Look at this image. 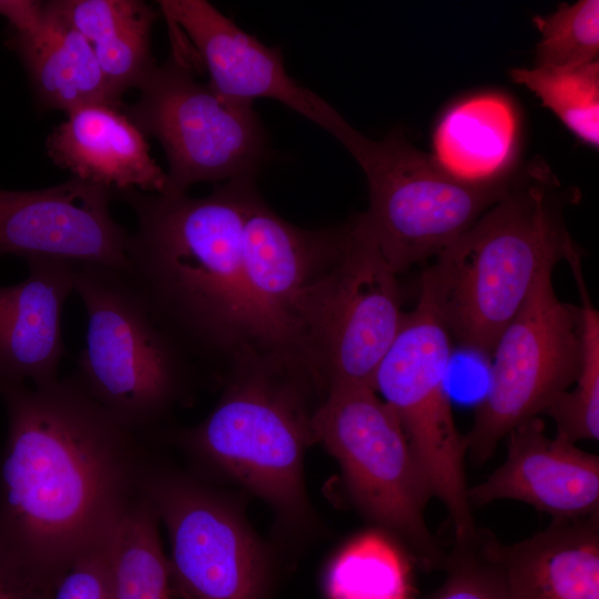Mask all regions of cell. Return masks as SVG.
I'll list each match as a JSON object with an SVG mask.
<instances>
[{
    "label": "cell",
    "mask_w": 599,
    "mask_h": 599,
    "mask_svg": "<svg viewBox=\"0 0 599 599\" xmlns=\"http://www.w3.org/2000/svg\"><path fill=\"white\" fill-rule=\"evenodd\" d=\"M338 233L296 227L274 213L257 192L251 199L243 225V282L267 355L305 364L297 304L333 255Z\"/></svg>",
    "instance_id": "15"
},
{
    "label": "cell",
    "mask_w": 599,
    "mask_h": 599,
    "mask_svg": "<svg viewBox=\"0 0 599 599\" xmlns=\"http://www.w3.org/2000/svg\"><path fill=\"white\" fill-rule=\"evenodd\" d=\"M47 8L91 44L113 97L138 89L156 65L151 31L159 12L136 0H55Z\"/></svg>",
    "instance_id": "21"
},
{
    "label": "cell",
    "mask_w": 599,
    "mask_h": 599,
    "mask_svg": "<svg viewBox=\"0 0 599 599\" xmlns=\"http://www.w3.org/2000/svg\"><path fill=\"white\" fill-rule=\"evenodd\" d=\"M327 599H410V564L384 530H369L349 540L331 561Z\"/></svg>",
    "instance_id": "23"
},
{
    "label": "cell",
    "mask_w": 599,
    "mask_h": 599,
    "mask_svg": "<svg viewBox=\"0 0 599 599\" xmlns=\"http://www.w3.org/2000/svg\"><path fill=\"white\" fill-rule=\"evenodd\" d=\"M6 45L20 59L37 103L69 113L92 103L120 104L89 41L52 13L45 2L7 1Z\"/></svg>",
    "instance_id": "18"
},
{
    "label": "cell",
    "mask_w": 599,
    "mask_h": 599,
    "mask_svg": "<svg viewBox=\"0 0 599 599\" xmlns=\"http://www.w3.org/2000/svg\"><path fill=\"white\" fill-rule=\"evenodd\" d=\"M451 343L437 313L419 296L376 369L374 389L396 415L432 497L446 507L455 541H466L479 528L468 498L465 435L445 386Z\"/></svg>",
    "instance_id": "10"
},
{
    "label": "cell",
    "mask_w": 599,
    "mask_h": 599,
    "mask_svg": "<svg viewBox=\"0 0 599 599\" xmlns=\"http://www.w3.org/2000/svg\"><path fill=\"white\" fill-rule=\"evenodd\" d=\"M74 292L88 327L73 374L98 404L136 434L163 417L181 395L187 353L158 324L126 272L77 264Z\"/></svg>",
    "instance_id": "4"
},
{
    "label": "cell",
    "mask_w": 599,
    "mask_h": 599,
    "mask_svg": "<svg viewBox=\"0 0 599 599\" xmlns=\"http://www.w3.org/2000/svg\"><path fill=\"white\" fill-rule=\"evenodd\" d=\"M256 176L187 193L114 191L136 220L126 244L128 271L158 324L189 354H266L242 265L243 225Z\"/></svg>",
    "instance_id": "2"
},
{
    "label": "cell",
    "mask_w": 599,
    "mask_h": 599,
    "mask_svg": "<svg viewBox=\"0 0 599 599\" xmlns=\"http://www.w3.org/2000/svg\"><path fill=\"white\" fill-rule=\"evenodd\" d=\"M139 99L123 110L167 160L163 194L190 186L256 176L268 141L253 103L232 100L195 79L194 65L174 48L138 87Z\"/></svg>",
    "instance_id": "9"
},
{
    "label": "cell",
    "mask_w": 599,
    "mask_h": 599,
    "mask_svg": "<svg viewBox=\"0 0 599 599\" xmlns=\"http://www.w3.org/2000/svg\"><path fill=\"white\" fill-rule=\"evenodd\" d=\"M159 518L140 493L111 537L116 599H172Z\"/></svg>",
    "instance_id": "24"
},
{
    "label": "cell",
    "mask_w": 599,
    "mask_h": 599,
    "mask_svg": "<svg viewBox=\"0 0 599 599\" xmlns=\"http://www.w3.org/2000/svg\"><path fill=\"white\" fill-rule=\"evenodd\" d=\"M540 33L537 64L565 67L598 61L599 1L561 3L548 16L535 17Z\"/></svg>",
    "instance_id": "27"
},
{
    "label": "cell",
    "mask_w": 599,
    "mask_h": 599,
    "mask_svg": "<svg viewBox=\"0 0 599 599\" xmlns=\"http://www.w3.org/2000/svg\"><path fill=\"white\" fill-rule=\"evenodd\" d=\"M313 438L338 460L359 509L425 568L443 554L425 519L432 497L406 435L372 387L332 386L311 417Z\"/></svg>",
    "instance_id": "8"
},
{
    "label": "cell",
    "mask_w": 599,
    "mask_h": 599,
    "mask_svg": "<svg viewBox=\"0 0 599 599\" xmlns=\"http://www.w3.org/2000/svg\"><path fill=\"white\" fill-rule=\"evenodd\" d=\"M511 79L528 88L580 140L599 145V63L514 69Z\"/></svg>",
    "instance_id": "25"
},
{
    "label": "cell",
    "mask_w": 599,
    "mask_h": 599,
    "mask_svg": "<svg viewBox=\"0 0 599 599\" xmlns=\"http://www.w3.org/2000/svg\"><path fill=\"white\" fill-rule=\"evenodd\" d=\"M444 582L424 599H511L505 579L483 545V531L473 539L455 541L444 559Z\"/></svg>",
    "instance_id": "28"
},
{
    "label": "cell",
    "mask_w": 599,
    "mask_h": 599,
    "mask_svg": "<svg viewBox=\"0 0 599 599\" xmlns=\"http://www.w3.org/2000/svg\"><path fill=\"white\" fill-rule=\"evenodd\" d=\"M237 356L236 378L202 423L180 434V441L284 517L297 519L306 508L303 455L313 434L300 394L281 378L296 364L252 352Z\"/></svg>",
    "instance_id": "5"
},
{
    "label": "cell",
    "mask_w": 599,
    "mask_h": 599,
    "mask_svg": "<svg viewBox=\"0 0 599 599\" xmlns=\"http://www.w3.org/2000/svg\"><path fill=\"white\" fill-rule=\"evenodd\" d=\"M169 26L183 31L209 73L207 85L225 98L276 100L341 141L351 124L317 93L295 81L278 48L263 44L204 0H161Z\"/></svg>",
    "instance_id": "14"
},
{
    "label": "cell",
    "mask_w": 599,
    "mask_h": 599,
    "mask_svg": "<svg viewBox=\"0 0 599 599\" xmlns=\"http://www.w3.org/2000/svg\"><path fill=\"white\" fill-rule=\"evenodd\" d=\"M27 277L0 286V385L42 386L58 379L64 355L62 312L74 292L75 265L26 260Z\"/></svg>",
    "instance_id": "17"
},
{
    "label": "cell",
    "mask_w": 599,
    "mask_h": 599,
    "mask_svg": "<svg viewBox=\"0 0 599 599\" xmlns=\"http://www.w3.org/2000/svg\"><path fill=\"white\" fill-rule=\"evenodd\" d=\"M524 173V172H522ZM550 174L534 165L467 231L435 256L420 297L453 341L490 356L539 275L579 257Z\"/></svg>",
    "instance_id": "3"
},
{
    "label": "cell",
    "mask_w": 599,
    "mask_h": 599,
    "mask_svg": "<svg viewBox=\"0 0 599 599\" xmlns=\"http://www.w3.org/2000/svg\"><path fill=\"white\" fill-rule=\"evenodd\" d=\"M141 493L167 532L172 599H264L266 555L234 507L201 484L146 463Z\"/></svg>",
    "instance_id": "12"
},
{
    "label": "cell",
    "mask_w": 599,
    "mask_h": 599,
    "mask_svg": "<svg viewBox=\"0 0 599 599\" xmlns=\"http://www.w3.org/2000/svg\"><path fill=\"white\" fill-rule=\"evenodd\" d=\"M45 148L52 162L71 177L110 192L165 190L166 173L151 156L146 136L126 115L123 102L92 103L67 113Z\"/></svg>",
    "instance_id": "19"
},
{
    "label": "cell",
    "mask_w": 599,
    "mask_h": 599,
    "mask_svg": "<svg viewBox=\"0 0 599 599\" xmlns=\"http://www.w3.org/2000/svg\"><path fill=\"white\" fill-rule=\"evenodd\" d=\"M396 276L361 215L339 230L333 255L296 309L305 362L327 388H374L405 314Z\"/></svg>",
    "instance_id": "6"
},
{
    "label": "cell",
    "mask_w": 599,
    "mask_h": 599,
    "mask_svg": "<svg viewBox=\"0 0 599 599\" xmlns=\"http://www.w3.org/2000/svg\"><path fill=\"white\" fill-rule=\"evenodd\" d=\"M112 534L72 562L55 582L51 599H116Z\"/></svg>",
    "instance_id": "29"
},
{
    "label": "cell",
    "mask_w": 599,
    "mask_h": 599,
    "mask_svg": "<svg viewBox=\"0 0 599 599\" xmlns=\"http://www.w3.org/2000/svg\"><path fill=\"white\" fill-rule=\"evenodd\" d=\"M341 143L367 179L369 206L361 217L396 274L435 257L514 180L510 175L485 183L457 179L399 132L372 140L352 128Z\"/></svg>",
    "instance_id": "7"
},
{
    "label": "cell",
    "mask_w": 599,
    "mask_h": 599,
    "mask_svg": "<svg viewBox=\"0 0 599 599\" xmlns=\"http://www.w3.org/2000/svg\"><path fill=\"white\" fill-rule=\"evenodd\" d=\"M52 588L0 547V599H51Z\"/></svg>",
    "instance_id": "30"
},
{
    "label": "cell",
    "mask_w": 599,
    "mask_h": 599,
    "mask_svg": "<svg viewBox=\"0 0 599 599\" xmlns=\"http://www.w3.org/2000/svg\"><path fill=\"white\" fill-rule=\"evenodd\" d=\"M111 192L71 177L54 186L0 190V257H51L128 271V231L111 215Z\"/></svg>",
    "instance_id": "13"
},
{
    "label": "cell",
    "mask_w": 599,
    "mask_h": 599,
    "mask_svg": "<svg viewBox=\"0 0 599 599\" xmlns=\"http://www.w3.org/2000/svg\"><path fill=\"white\" fill-rule=\"evenodd\" d=\"M505 461L468 488L471 505L512 499L547 512L554 521L599 514V458L556 435L549 438L539 416L507 435Z\"/></svg>",
    "instance_id": "16"
},
{
    "label": "cell",
    "mask_w": 599,
    "mask_h": 599,
    "mask_svg": "<svg viewBox=\"0 0 599 599\" xmlns=\"http://www.w3.org/2000/svg\"><path fill=\"white\" fill-rule=\"evenodd\" d=\"M517 119L511 104L495 93L455 104L434 136L435 160L470 183L502 179L515 155Z\"/></svg>",
    "instance_id": "22"
},
{
    "label": "cell",
    "mask_w": 599,
    "mask_h": 599,
    "mask_svg": "<svg viewBox=\"0 0 599 599\" xmlns=\"http://www.w3.org/2000/svg\"><path fill=\"white\" fill-rule=\"evenodd\" d=\"M511 599H599V514L505 545L483 531Z\"/></svg>",
    "instance_id": "20"
},
{
    "label": "cell",
    "mask_w": 599,
    "mask_h": 599,
    "mask_svg": "<svg viewBox=\"0 0 599 599\" xmlns=\"http://www.w3.org/2000/svg\"><path fill=\"white\" fill-rule=\"evenodd\" d=\"M581 296L582 349L572 390L559 394L544 410L557 425V435L571 443L599 438V314L592 306L579 263L571 265Z\"/></svg>",
    "instance_id": "26"
},
{
    "label": "cell",
    "mask_w": 599,
    "mask_h": 599,
    "mask_svg": "<svg viewBox=\"0 0 599 599\" xmlns=\"http://www.w3.org/2000/svg\"><path fill=\"white\" fill-rule=\"evenodd\" d=\"M552 270L546 268L539 275L490 354L486 394L465 435L466 456L476 464L489 459L510 430L544 413L577 379L582 349L581 311L558 298Z\"/></svg>",
    "instance_id": "11"
},
{
    "label": "cell",
    "mask_w": 599,
    "mask_h": 599,
    "mask_svg": "<svg viewBox=\"0 0 599 599\" xmlns=\"http://www.w3.org/2000/svg\"><path fill=\"white\" fill-rule=\"evenodd\" d=\"M0 547L52 589L105 541L141 491L145 461L72 373L42 386L0 385Z\"/></svg>",
    "instance_id": "1"
}]
</instances>
